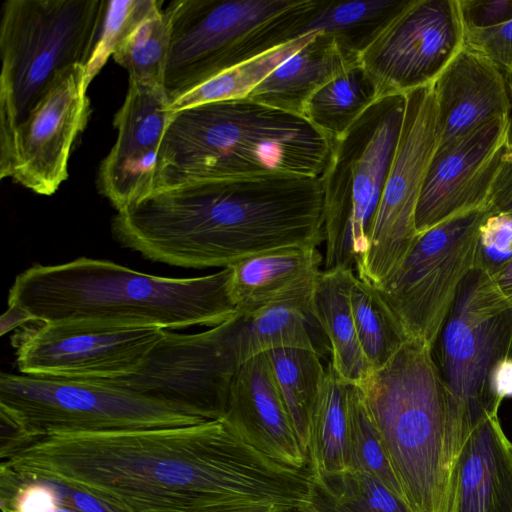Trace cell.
I'll return each mask as SVG.
<instances>
[{
	"instance_id": "cell-1",
	"label": "cell",
	"mask_w": 512,
	"mask_h": 512,
	"mask_svg": "<svg viewBox=\"0 0 512 512\" xmlns=\"http://www.w3.org/2000/svg\"><path fill=\"white\" fill-rule=\"evenodd\" d=\"M1 476L50 481L112 512H238L313 505L310 468L263 454L226 419L143 430L53 432L1 446Z\"/></svg>"
},
{
	"instance_id": "cell-2",
	"label": "cell",
	"mask_w": 512,
	"mask_h": 512,
	"mask_svg": "<svg viewBox=\"0 0 512 512\" xmlns=\"http://www.w3.org/2000/svg\"><path fill=\"white\" fill-rule=\"evenodd\" d=\"M114 239L148 260L228 267L250 255L324 241L320 177L267 174L192 183L117 212Z\"/></svg>"
},
{
	"instance_id": "cell-3",
	"label": "cell",
	"mask_w": 512,
	"mask_h": 512,
	"mask_svg": "<svg viewBox=\"0 0 512 512\" xmlns=\"http://www.w3.org/2000/svg\"><path fill=\"white\" fill-rule=\"evenodd\" d=\"M231 269L175 278L142 273L108 260L80 257L36 264L16 276L8 306L38 323L108 327H214L237 314Z\"/></svg>"
},
{
	"instance_id": "cell-4",
	"label": "cell",
	"mask_w": 512,
	"mask_h": 512,
	"mask_svg": "<svg viewBox=\"0 0 512 512\" xmlns=\"http://www.w3.org/2000/svg\"><path fill=\"white\" fill-rule=\"evenodd\" d=\"M330 151L331 141L302 116L248 97L200 104L172 114L151 194L275 173L320 177Z\"/></svg>"
},
{
	"instance_id": "cell-5",
	"label": "cell",
	"mask_w": 512,
	"mask_h": 512,
	"mask_svg": "<svg viewBox=\"0 0 512 512\" xmlns=\"http://www.w3.org/2000/svg\"><path fill=\"white\" fill-rule=\"evenodd\" d=\"M408 512H449L453 479L469 434L431 346L408 339L358 386Z\"/></svg>"
},
{
	"instance_id": "cell-6",
	"label": "cell",
	"mask_w": 512,
	"mask_h": 512,
	"mask_svg": "<svg viewBox=\"0 0 512 512\" xmlns=\"http://www.w3.org/2000/svg\"><path fill=\"white\" fill-rule=\"evenodd\" d=\"M105 0H7L1 7L0 166L9 167L18 124L64 70L85 66Z\"/></svg>"
},
{
	"instance_id": "cell-7",
	"label": "cell",
	"mask_w": 512,
	"mask_h": 512,
	"mask_svg": "<svg viewBox=\"0 0 512 512\" xmlns=\"http://www.w3.org/2000/svg\"><path fill=\"white\" fill-rule=\"evenodd\" d=\"M405 95L377 99L339 139L331 141L320 176L324 270L362 272L385 181L399 138Z\"/></svg>"
},
{
	"instance_id": "cell-8",
	"label": "cell",
	"mask_w": 512,
	"mask_h": 512,
	"mask_svg": "<svg viewBox=\"0 0 512 512\" xmlns=\"http://www.w3.org/2000/svg\"><path fill=\"white\" fill-rule=\"evenodd\" d=\"M2 444L53 432H108L194 425L200 415L98 380L2 372Z\"/></svg>"
},
{
	"instance_id": "cell-9",
	"label": "cell",
	"mask_w": 512,
	"mask_h": 512,
	"mask_svg": "<svg viewBox=\"0 0 512 512\" xmlns=\"http://www.w3.org/2000/svg\"><path fill=\"white\" fill-rule=\"evenodd\" d=\"M431 349L469 429L499 411L492 385L512 359V304L490 275L474 268L466 276Z\"/></svg>"
},
{
	"instance_id": "cell-10",
	"label": "cell",
	"mask_w": 512,
	"mask_h": 512,
	"mask_svg": "<svg viewBox=\"0 0 512 512\" xmlns=\"http://www.w3.org/2000/svg\"><path fill=\"white\" fill-rule=\"evenodd\" d=\"M297 0H174L164 9L170 48L164 88L170 99L265 51L262 26Z\"/></svg>"
},
{
	"instance_id": "cell-11",
	"label": "cell",
	"mask_w": 512,
	"mask_h": 512,
	"mask_svg": "<svg viewBox=\"0 0 512 512\" xmlns=\"http://www.w3.org/2000/svg\"><path fill=\"white\" fill-rule=\"evenodd\" d=\"M483 207L419 234L399 268L377 288L409 339L433 346L458 289L475 267Z\"/></svg>"
},
{
	"instance_id": "cell-12",
	"label": "cell",
	"mask_w": 512,
	"mask_h": 512,
	"mask_svg": "<svg viewBox=\"0 0 512 512\" xmlns=\"http://www.w3.org/2000/svg\"><path fill=\"white\" fill-rule=\"evenodd\" d=\"M439 142L433 85L405 94L397 145L375 216L362 281L379 288L399 268L419 234L416 209L429 163Z\"/></svg>"
},
{
	"instance_id": "cell-13",
	"label": "cell",
	"mask_w": 512,
	"mask_h": 512,
	"mask_svg": "<svg viewBox=\"0 0 512 512\" xmlns=\"http://www.w3.org/2000/svg\"><path fill=\"white\" fill-rule=\"evenodd\" d=\"M237 322L238 314L198 333L165 330L137 372L98 381L190 410L206 420L223 418L240 365L235 349Z\"/></svg>"
},
{
	"instance_id": "cell-14",
	"label": "cell",
	"mask_w": 512,
	"mask_h": 512,
	"mask_svg": "<svg viewBox=\"0 0 512 512\" xmlns=\"http://www.w3.org/2000/svg\"><path fill=\"white\" fill-rule=\"evenodd\" d=\"M465 46L458 0H408L361 50L376 99L433 84Z\"/></svg>"
},
{
	"instance_id": "cell-15",
	"label": "cell",
	"mask_w": 512,
	"mask_h": 512,
	"mask_svg": "<svg viewBox=\"0 0 512 512\" xmlns=\"http://www.w3.org/2000/svg\"><path fill=\"white\" fill-rule=\"evenodd\" d=\"M164 331L157 327L34 322L15 331L12 345L20 374L111 380L137 372Z\"/></svg>"
},
{
	"instance_id": "cell-16",
	"label": "cell",
	"mask_w": 512,
	"mask_h": 512,
	"mask_svg": "<svg viewBox=\"0 0 512 512\" xmlns=\"http://www.w3.org/2000/svg\"><path fill=\"white\" fill-rule=\"evenodd\" d=\"M511 145L512 114L438 145L418 200V234L454 216L485 207Z\"/></svg>"
},
{
	"instance_id": "cell-17",
	"label": "cell",
	"mask_w": 512,
	"mask_h": 512,
	"mask_svg": "<svg viewBox=\"0 0 512 512\" xmlns=\"http://www.w3.org/2000/svg\"><path fill=\"white\" fill-rule=\"evenodd\" d=\"M83 65L59 74L49 90L18 124L10 177L49 196L68 178V161L90 115Z\"/></svg>"
},
{
	"instance_id": "cell-18",
	"label": "cell",
	"mask_w": 512,
	"mask_h": 512,
	"mask_svg": "<svg viewBox=\"0 0 512 512\" xmlns=\"http://www.w3.org/2000/svg\"><path fill=\"white\" fill-rule=\"evenodd\" d=\"M163 85L129 79L114 117L116 141L98 173L100 192L117 212L149 196L161 141L173 112Z\"/></svg>"
},
{
	"instance_id": "cell-19",
	"label": "cell",
	"mask_w": 512,
	"mask_h": 512,
	"mask_svg": "<svg viewBox=\"0 0 512 512\" xmlns=\"http://www.w3.org/2000/svg\"><path fill=\"white\" fill-rule=\"evenodd\" d=\"M257 450L283 464L307 467L267 353L241 363L233 377L225 417Z\"/></svg>"
},
{
	"instance_id": "cell-20",
	"label": "cell",
	"mask_w": 512,
	"mask_h": 512,
	"mask_svg": "<svg viewBox=\"0 0 512 512\" xmlns=\"http://www.w3.org/2000/svg\"><path fill=\"white\" fill-rule=\"evenodd\" d=\"M432 85L438 116V145L512 114L504 73L466 45Z\"/></svg>"
},
{
	"instance_id": "cell-21",
	"label": "cell",
	"mask_w": 512,
	"mask_h": 512,
	"mask_svg": "<svg viewBox=\"0 0 512 512\" xmlns=\"http://www.w3.org/2000/svg\"><path fill=\"white\" fill-rule=\"evenodd\" d=\"M449 512H512V442L498 411L482 418L462 444Z\"/></svg>"
},
{
	"instance_id": "cell-22",
	"label": "cell",
	"mask_w": 512,
	"mask_h": 512,
	"mask_svg": "<svg viewBox=\"0 0 512 512\" xmlns=\"http://www.w3.org/2000/svg\"><path fill=\"white\" fill-rule=\"evenodd\" d=\"M322 261L316 246H287L250 255L228 266L237 313L246 315L284 302L310 305Z\"/></svg>"
},
{
	"instance_id": "cell-23",
	"label": "cell",
	"mask_w": 512,
	"mask_h": 512,
	"mask_svg": "<svg viewBox=\"0 0 512 512\" xmlns=\"http://www.w3.org/2000/svg\"><path fill=\"white\" fill-rule=\"evenodd\" d=\"M359 63V52L334 36L316 33L307 45L279 65L247 97L303 117L307 101L319 88Z\"/></svg>"
},
{
	"instance_id": "cell-24",
	"label": "cell",
	"mask_w": 512,
	"mask_h": 512,
	"mask_svg": "<svg viewBox=\"0 0 512 512\" xmlns=\"http://www.w3.org/2000/svg\"><path fill=\"white\" fill-rule=\"evenodd\" d=\"M354 270H323L311 297L310 312L326 336L333 369L348 384L359 386L372 373L356 332L350 304Z\"/></svg>"
},
{
	"instance_id": "cell-25",
	"label": "cell",
	"mask_w": 512,
	"mask_h": 512,
	"mask_svg": "<svg viewBox=\"0 0 512 512\" xmlns=\"http://www.w3.org/2000/svg\"><path fill=\"white\" fill-rule=\"evenodd\" d=\"M348 385L329 363L310 422L308 461L314 482L352 469Z\"/></svg>"
},
{
	"instance_id": "cell-26",
	"label": "cell",
	"mask_w": 512,
	"mask_h": 512,
	"mask_svg": "<svg viewBox=\"0 0 512 512\" xmlns=\"http://www.w3.org/2000/svg\"><path fill=\"white\" fill-rule=\"evenodd\" d=\"M313 323L317 322L310 312V305L296 302L272 304L250 314H238L235 349L239 364L283 348L319 353L311 334Z\"/></svg>"
},
{
	"instance_id": "cell-27",
	"label": "cell",
	"mask_w": 512,
	"mask_h": 512,
	"mask_svg": "<svg viewBox=\"0 0 512 512\" xmlns=\"http://www.w3.org/2000/svg\"><path fill=\"white\" fill-rule=\"evenodd\" d=\"M376 100L374 85L359 63L319 88L307 101L303 117L333 141Z\"/></svg>"
},
{
	"instance_id": "cell-28",
	"label": "cell",
	"mask_w": 512,
	"mask_h": 512,
	"mask_svg": "<svg viewBox=\"0 0 512 512\" xmlns=\"http://www.w3.org/2000/svg\"><path fill=\"white\" fill-rule=\"evenodd\" d=\"M267 354L301 447L308 455L311 416L326 373L320 353L283 348Z\"/></svg>"
},
{
	"instance_id": "cell-29",
	"label": "cell",
	"mask_w": 512,
	"mask_h": 512,
	"mask_svg": "<svg viewBox=\"0 0 512 512\" xmlns=\"http://www.w3.org/2000/svg\"><path fill=\"white\" fill-rule=\"evenodd\" d=\"M316 32L290 40L236 64L186 91L170 103L175 113L192 106L244 98L279 65L307 45Z\"/></svg>"
},
{
	"instance_id": "cell-30",
	"label": "cell",
	"mask_w": 512,
	"mask_h": 512,
	"mask_svg": "<svg viewBox=\"0 0 512 512\" xmlns=\"http://www.w3.org/2000/svg\"><path fill=\"white\" fill-rule=\"evenodd\" d=\"M408 0L323 1L302 29V35L324 33L359 52Z\"/></svg>"
},
{
	"instance_id": "cell-31",
	"label": "cell",
	"mask_w": 512,
	"mask_h": 512,
	"mask_svg": "<svg viewBox=\"0 0 512 512\" xmlns=\"http://www.w3.org/2000/svg\"><path fill=\"white\" fill-rule=\"evenodd\" d=\"M350 304L361 349L372 370L380 369L409 338L377 288L357 275Z\"/></svg>"
},
{
	"instance_id": "cell-32",
	"label": "cell",
	"mask_w": 512,
	"mask_h": 512,
	"mask_svg": "<svg viewBox=\"0 0 512 512\" xmlns=\"http://www.w3.org/2000/svg\"><path fill=\"white\" fill-rule=\"evenodd\" d=\"M161 1L140 20L112 55L129 79L164 86L170 48V25Z\"/></svg>"
},
{
	"instance_id": "cell-33",
	"label": "cell",
	"mask_w": 512,
	"mask_h": 512,
	"mask_svg": "<svg viewBox=\"0 0 512 512\" xmlns=\"http://www.w3.org/2000/svg\"><path fill=\"white\" fill-rule=\"evenodd\" d=\"M313 505L324 512H408L383 484L359 469L314 482Z\"/></svg>"
},
{
	"instance_id": "cell-34",
	"label": "cell",
	"mask_w": 512,
	"mask_h": 512,
	"mask_svg": "<svg viewBox=\"0 0 512 512\" xmlns=\"http://www.w3.org/2000/svg\"><path fill=\"white\" fill-rule=\"evenodd\" d=\"M347 406L352 469H359L368 473L403 503L401 489L370 418L362 392L356 385H348Z\"/></svg>"
},
{
	"instance_id": "cell-35",
	"label": "cell",
	"mask_w": 512,
	"mask_h": 512,
	"mask_svg": "<svg viewBox=\"0 0 512 512\" xmlns=\"http://www.w3.org/2000/svg\"><path fill=\"white\" fill-rule=\"evenodd\" d=\"M155 0H105L102 23L92 54L84 66V84L88 89L93 78L112 56L121 42L154 5Z\"/></svg>"
},
{
	"instance_id": "cell-36",
	"label": "cell",
	"mask_w": 512,
	"mask_h": 512,
	"mask_svg": "<svg viewBox=\"0 0 512 512\" xmlns=\"http://www.w3.org/2000/svg\"><path fill=\"white\" fill-rule=\"evenodd\" d=\"M511 258L512 212H489L479 228L474 268L493 277Z\"/></svg>"
},
{
	"instance_id": "cell-37",
	"label": "cell",
	"mask_w": 512,
	"mask_h": 512,
	"mask_svg": "<svg viewBox=\"0 0 512 512\" xmlns=\"http://www.w3.org/2000/svg\"><path fill=\"white\" fill-rule=\"evenodd\" d=\"M465 45L482 54L504 74L512 70V20L495 27L465 30Z\"/></svg>"
},
{
	"instance_id": "cell-38",
	"label": "cell",
	"mask_w": 512,
	"mask_h": 512,
	"mask_svg": "<svg viewBox=\"0 0 512 512\" xmlns=\"http://www.w3.org/2000/svg\"><path fill=\"white\" fill-rule=\"evenodd\" d=\"M465 30L495 27L512 20V0H458Z\"/></svg>"
},
{
	"instance_id": "cell-39",
	"label": "cell",
	"mask_w": 512,
	"mask_h": 512,
	"mask_svg": "<svg viewBox=\"0 0 512 512\" xmlns=\"http://www.w3.org/2000/svg\"><path fill=\"white\" fill-rule=\"evenodd\" d=\"M509 151L492 184L485 204V208L490 213L512 212V155Z\"/></svg>"
},
{
	"instance_id": "cell-40",
	"label": "cell",
	"mask_w": 512,
	"mask_h": 512,
	"mask_svg": "<svg viewBox=\"0 0 512 512\" xmlns=\"http://www.w3.org/2000/svg\"><path fill=\"white\" fill-rule=\"evenodd\" d=\"M31 323L34 322L24 310L16 306H8V309L3 313L0 320L1 335H5L12 330L24 327Z\"/></svg>"
},
{
	"instance_id": "cell-41",
	"label": "cell",
	"mask_w": 512,
	"mask_h": 512,
	"mask_svg": "<svg viewBox=\"0 0 512 512\" xmlns=\"http://www.w3.org/2000/svg\"><path fill=\"white\" fill-rule=\"evenodd\" d=\"M492 279L500 292L512 304V258Z\"/></svg>"
},
{
	"instance_id": "cell-42",
	"label": "cell",
	"mask_w": 512,
	"mask_h": 512,
	"mask_svg": "<svg viewBox=\"0 0 512 512\" xmlns=\"http://www.w3.org/2000/svg\"><path fill=\"white\" fill-rule=\"evenodd\" d=\"M506 83H507V89L509 93V98L511 102V109H512V70L504 74ZM510 154L512 155V148L510 150Z\"/></svg>"
},
{
	"instance_id": "cell-43",
	"label": "cell",
	"mask_w": 512,
	"mask_h": 512,
	"mask_svg": "<svg viewBox=\"0 0 512 512\" xmlns=\"http://www.w3.org/2000/svg\"><path fill=\"white\" fill-rule=\"evenodd\" d=\"M238 512H279L277 509L272 507H251Z\"/></svg>"
},
{
	"instance_id": "cell-44",
	"label": "cell",
	"mask_w": 512,
	"mask_h": 512,
	"mask_svg": "<svg viewBox=\"0 0 512 512\" xmlns=\"http://www.w3.org/2000/svg\"><path fill=\"white\" fill-rule=\"evenodd\" d=\"M300 512H324V511H322V510L318 509L317 507H315L314 505H312L310 508L300 511Z\"/></svg>"
}]
</instances>
